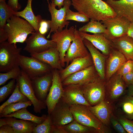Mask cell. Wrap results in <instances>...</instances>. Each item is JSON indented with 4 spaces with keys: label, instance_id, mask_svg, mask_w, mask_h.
Here are the masks:
<instances>
[{
    "label": "cell",
    "instance_id": "cell-54",
    "mask_svg": "<svg viewBox=\"0 0 133 133\" xmlns=\"http://www.w3.org/2000/svg\"><path fill=\"white\" fill-rule=\"evenodd\" d=\"M6 0H0V2L5 1Z\"/></svg>",
    "mask_w": 133,
    "mask_h": 133
},
{
    "label": "cell",
    "instance_id": "cell-41",
    "mask_svg": "<svg viewBox=\"0 0 133 133\" xmlns=\"http://www.w3.org/2000/svg\"><path fill=\"white\" fill-rule=\"evenodd\" d=\"M119 121L126 132L133 133V122L124 118L119 119Z\"/></svg>",
    "mask_w": 133,
    "mask_h": 133
},
{
    "label": "cell",
    "instance_id": "cell-7",
    "mask_svg": "<svg viewBox=\"0 0 133 133\" xmlns=\"http://www.w3.org/2000/svg\"><path fill=\"white\" fill-rule=\"evenodd\" d=\"M101 22L106 27V32L103 33L104 35L111 41L127 34L131 23L125 18L117 15Z\"/></svg>",
    "mask_w": 133,
    "mask_h": 133
},
{
    "label": "cell",
    "instance_id": "cell-19",
    "mask_svg": "<svg viewBox=\"0 0 133 133\" xmlns=\"http://www.w3.org/2000/svg\"><path fill=\"white\" fill-rule=\"evenodd\" d=\"M127 60L120 51L113 48L107 57L105 65V80L109 79Z\"/></svg>",
    "mask_w": 133,
    "mask_h": 133
},
{
    "label": "cell",
    "instance_id": "cell-15",
    "mask_svg": "<svg viewBox=\"0 0 133 133\" xmlns=\"http://www.w3.org/2000/svg\"><path fill=\"white\" fill-rule=\"evenodd\" d=\"M99 76L94 65L69 76L62 82L66 86L74 84L82 85Z\"/></svg>",
    "mask_w": 133,
    "mask_h": 133
},
{
    "label": "cell",
    "instance_id": "cell-37",
    "mask_svg": "<svg viewBox=\"0 0 133 133\" xmlns=\"http://www.w3.org/2000/svg\"><path fill=\"white\" fill-rule=\"evenodd\" d=\"M16 80L12 79L7 84L0 88V102L5 100L14 91L16 85Z\"/></svg>",
    "mask_w": 133,
    "mask_h": 133
},
{
    "label": "cell",
    "instance_id": "cell-47",
    "mask_svg": "<svg viewBox=\"0 0 133 133\" xmlns=\"http://www.w3.org/2000/svg\"><path fill=\"white\" fill-rule=\"evenodd\" d=\"M8 38L7 33L4 29L0 28V43L6 41Z\"/></svg>",
    "mask_w": 133,
    "mask_h": 133
},
{
    "label": "cell",
    "instance_id": "cell-10",
    "mask_svg": "<svg viewBox=\"0 0 133 133\" xmlns=\"http://www.w3.org/2000/svg\"><path fill=\"white\" fill-rule=\"evenodd\" d=\"M18 82L20 92L26 96L32 103L33 110L36 113H40L41 110L46 108V102L39 100L35 94L31 79L22 70L21 74L16 80Z\"/></svg>",
    "mask_w": 133,
    "mask_h": 133
},
{
    "label": "cell",
    "instance_id": "cell-36",
    "mask_svg": "<svg viewBox=\"0 0 133 133\" xmlns=\"http://www.w3.org/2000/svg\"><path fill=\"white\" fill-rule=\"evenodd\" d=\"M53 126L50 115L41 124H38L34 129L33 133H53Z\"/></svg>",
    "mask_w": 133,
    "mask_h": 133
},
{
    "label": "cell",
    "instance_id": "cell-27",
    "mask_svg": "<svg viewBox=\"0 0 133 133\" xmlns=\"http://www.w3.org/2000/svg\"><path fill=\"white\" fill-rule=\"evenodd\" d=\"M32 0H28L25 8L21 11H15L14 15L21 17L28 21L33 26L35 32H39V23L42 19L41 15L35 16L32 7Z\"/></svg>",
    "mask_w": 133,
    "mask_h": 133
},
{
    "label": "cell",
    "instance_id": "cell-28",
    "mask_svg": "<svg viewBox=\"0 0 133 133\" xmlns=\"http://www.w3.org/2000/svg\"><path fill=\"white\" fill-rule=\"evenodd\" d=\"M86 107L103 124L106 125L109 124L110 112L107 104L103 100L95 105Z\"/></svg>",
    "mask_w": 133,
    "mask_h": 133
},
{
    "label": "cell",
    "instance_id": "cell-1",
    "mask_svg": "<svg viewBox=\"0 0 133 133\" xmlns=\"http://www.w3.org/2000/svg\"><path fill=\"white\" fill-rule=\"evenodd\" d=\"M71 5L78 12L91 20L100 21L116 16L112 8L102 0H71Z\"/></svg>",
    "mask_w": 133,
    "mask_h": 133
},
{
    "label": "cell",
    "instance_id": "cell-4",
    "mask_svg": "<svg viewBox=\"0 0 133 133\" xmlns=\"http://www.w3.org/2000/svg\"><path fill=\"white\" fill-rule=\"evenodd\" d=\"M48 10L51 17L50 30L47 37L49 38L51 33L57 31H60L65 27L68 26L69 22L66 20L67 10L70 9L71 5L70 0H64L63 6L60 9H57L54 4V0H47Z\"/></svg>",
    "mask_w": 133,
    "mask_h": 133
},
{
    "label": "cell",
    "instance_id": "cell-23",
    "mask_svg": "<svg viewBox=\"0 0 133 133\" xmlns=\"http://www.w3.org/2000/svg\"><path fill=\"white\" fill-rule=\"evenodd\" d=\"M14 117H5L0 119V127L6 124L13 128L14 133H33L34 128L38 124L31 121L18 120Z\"/></svg>",
    "mask_w": 133,
    "mask_h": 133
},
{
    "label": "cell",
    "instance_id": "cell-8",
    "mask_svg": "<svg viewBox=\"0 0 133 133\" xmlns=\"http://www.w3.org/2000/svg\"><path fill=\"white\" fill-rule=\"evenodd\" d=\"M70 107L74 120L81 124L93 128L97 131L101 129L102 123L86 106L74 104Z\"/></svg>",
    "mask_w": 133,
    "mask_h": 133
},
{
    "label": "cell",
    "instance_id": "cell-50",
    "mask_svg": "<svg viewBox=\"0 0 133 133\" xmlns=\"http://www.w3.org/2000/svg\"><path fill=\"white\" fill-rule=\"evenodd\" d=\"M127 34L133 39V22H131Z\"/></svg>",
    "mask_w": 133,
    "mask_h": 133
},
{
    "label": "cell",
    "instance_id": "cell-11",
    "mask_svg": "<svg viewBox=\"0 0 133 133\" xmlns=\"http://www.w3.org/2000/svg\"><path fill=\"white\" fill-rule=\"evenodd\" d=\"M52 70V84L47 97L46 103L48 115H50L59 100L63 97V87L60 73L56 69Z\"/></svg>",
    "mask_w": 133,
    "mask_h": 133
},
{
    "label": "cell",
    "instance_id": "cell-38",
    "mask_svg": "<svg viewBox=\"0 0 133 133\" xmlns=\"http://www.w3.org/2000/svg\"><path fill=\"white\" fill-rule=\"evenodd\" d=\"M66 20H72L79 22H88L89 18L85 15L78 12H73L69 9L67 12L66 17Z\"/></svg>",
    "mask_w": 133,
    "mask_h": 133
},
{
    "label": "cell",
    "instance_id": "cell-53",
    "mask_svg": "<svg viewBox=\"0 0 133 133\" xmlns=\"http://www.w3.org/2000/svg\"><path fill=\"white\" fill-rule=\"evenodd\" d=\"M128 117L131 119H133V114L132 115H129Z\"/></svg>",
    "mask_w": 133,
    "mask_h": 133
},
{
    "label": "cell",
    "instance_id": "cell-3",
    "mask_svg": "<svg viewBox=\"0 0 133 133\" xmlns=\"http://www.w3.org/2000/svg\"><path fill=\"white\" fill-rule=\"evenodd\" d=\"M21 48L5 41L0 44V71L5 72L19 66Z\"/></svg>",
    "mask_w": 133,
    "mask_h": 133
},
{
    "label": "cell",
    "instance_id": "cell-29",
    "mask_svg": "<svg viewBox=\"0 0 133 133\" xmlns=\"http://www.w3.org/2000/svg\"><path fill=\"white\" fill-rule=\"evenodd\" d=\"M27 108H24L3 117H14L26 120L38 124L42 123L46 119L47 116L43 115L41 116H38L31 113L27 110Z\"/></svg>",
    "mask_w": 133,
    "mask_h": 133
},
{
    "label": "cell",
    "instance_id": "cell-17",
    "mask_svg": "<svg viewBox=\"0 0 133 133\" xmlns=\"http://www.w3.org/2000/svg\"><path fill=\"white\" fill-rule=\"evenodd\" d=\"M66 86L62 98L70 106L74 104L90 106L85 98L80 85L71 84Z\"/></svg>",
    "mask_w": 133,
    "mask_h": 133
},
{
    "label": "cell",
    "instance_id": "cell-45",
    "mask_svg": "<svg viewBox=\"0 0 133 133\" xmlns=\"http://www.w3.org/2000/svg\"><path fill=\"white\" fill-rule=\"evenodd\" d=\"M124 111L129 115L133 114V104L131 102L127 101L124 103L123 105Z\"/></svg>",
    "mask_w": 133,
    "mask_h": 133
},
{
    "label": "cell",
    "instance_id": "cell-6",
    "mask_svg": "<svg viewBox=\"0 0 133 133\" xmlns=\"http://www.w3.org/2000/svg\"><path fill=\"white\" fill-rule=\"evenodd\" d=\"M19 66L31 79L43 76L52 69L49 65L32 56L20 55Z\"/></svg>",
    "mask_w": 133,
    "mask_h": 133
},
{
    "label": "cell",
    "instance_id": "cell-44",
    "mask_svg": "<svg viewBox=\"0 0 133 133\" xmlns=\"http://www.w3.org/2000/svg\"><path fill=\"white\" fill-rule=\"evenodd\" d=\"M7 4L15 11H18L21 9V6L18 0H8Z\"/></svg>",
    "mask_w": 133,
    "mask_h": 133
},
{
    "label": "cell",
    "instance_id": "cell-55",
    "mask_svg": "<svg viewBox=\"0 0 133 133\" xmlns=\"http://www.w3.org/2000/svg\"></svg>",
    "mask_w": 133,
    "mask_h": 133
},
{
    "label": "cell",
    "instance_id": "cell-33",
    "mask_svg": "<svg viewBox=\"0 0 133 133\" xmlns=\"http://www.w3.org/2000/svg\"><path fill=\"white\" fill-rule=\"evenodd\" d=\"M29 100L28 98L20 91L18 82L16 81L15 87L13 93L8 100L0 106V112L6 106L10 103L25 102Z\"/></svg>",
    "mask_w": 133,
    "mask_h": 133
},
{
    "label": "cell",
    "instance_id": "cell-13",
    "mask_svg": "<svg viewBox=\"0 0 133 133\" xmlns=\"http://www.w3.org/2000/svg\"><path fill=\"white\" fill-rule=\"evenodd\" d=\"M25 41L26 45L23 50L31 54L38 53L50 48L56 47L55 42L47 39L45 35L39 32H33Z\"/></svg>",
    "mask_w": 133,
    "mask_h": 133
},
{
    "label": "cell",
    "instance_id": "cell-43",
    "mask_svg": "<svg viewBox=\"0 0 133 133\" xmlns=\"http://www.w3.org/2000/svg\"><path fill=\"white\" fill-rule=\"evenodd\" d=\"M122 78L126 84H133V71L123 75Z\"/></svg>",
    "mask_w": 133,
    "mask_h": 133
},
{
    "label": "cell",
    "instance_id": "cell-25",
    "mask_svg": "<svg viewBox=\"0 0 133 133\" xmlns=\"http://www.w3.org/2000/svg\"><path fill=\"white\" fill-rule=\"evenodd\" d=\"M106 1L113 8L117 16L133 22V0H108Z\"/></svg>",
    "mask_w": 133,
    "mask_h": 133
},
{
    "label": "cell",
    "instance_id": "cell-42",
    "mask_svg": "<svg viewBox=\"0 0 133 133\" xmlns=\"http://www.w3.org/2000/svg\"><path fill=\"white\" fill-rule=\"evenodd\" d=\"M111 121L114 129L120 133H126V131L122 125L114 119L111 118Z\"/></svg>",
    "mask_w": 133,
    "mask_h": 133
},
{
    "label": "cell",
    "instance_id": "cell-26",
    "mask_svg": "<svg viewBox=\"0 0 133 133\" xmlns=\"http://www.w3.org/2000/svg\"><path fill=\"white\" fill-rule=\"evenodd\" d=\"M113 47L120 51L127 60L133 61V39L127 34L111 40Z\"/></svg>",
    "mask_w": 133,
    "mask_h": 133
},
{
    "label": "cell",
    "instance_id": "cell-34",
    "mask_svg": "<svg viewBox=\"0 0 133 133\" xmlns=\"http://www.w3.org/2000/svg\"><path fill=\"white\" fill-rule=\"evenodd\" d=\"M63 127L67 133H90L92 132L93 128L81 124L74 120Z\"/></svg>",
    "mask_w": 133,
    "mask_h": 133
},
{
    "label": "cell",
    "instance_id": "cell-52",
    "mask_svg": "<svg viewBox=\"0 0 133 133\" xmlns=\"http://www.w3.org/2000/svg\"><path fill=\"white\" fill-rule=\"evenodd\" d=\"M127 101L130 102L133 104V96H129L127 99Z\"/></svg>",
    "mask_w": 133,
    "mask_h": 133
},
{
    "label": "cell",
    "instance_id": "cell-22",
    "mask_svg": "<svg viewBox=\"0 0 133 133\" xmlns=\"http://www.w3.org/2000/svg\"><path fill=\"white\" fill-rule=\"evenodd\" d=\"M83 40L91 54L99 76L102 79L105 80V65L107 57L101 53L88 40L83 38Z\"/></svg>",
    "mask_w": 133,
    "mask_h": 133
},
{
    "label": "cell",
    "instance_id": "cell-24",
    "mask_svg": "<svg viewBox=\"0 0 133 133\" xmlns=\"http://www.w3.org/2000/svg\"><path fill=\"white\" fill-rule=\"evenodd\" d=\"M125 87L126 84L122 76L116 72L105 81V90L106 89L110 98L112 100L116 99L122 95Z\"/></svg>",
    "mask_w": 133,
    "mask_h": 133
},
{
    "label": "cell",
    "instance_id": "cell-18",
    "mask_svg": "<svg viewBox=\"0 0 133 133\" xmlns=\"http://www.w3.org/2000/svg\"><path fill=\"white\" fill-rule=\"evenodd\" d=\"M83 38L90 42L96 49L100 51L104 55L108 57L114 48L112 41L108 39L103 33H96L90 34L86 32L79 31Z\"/></svg>",
    "mask_w": 133,
    "mask_h": 133
},
{
    "label": "cell",
    "instance_id": "cell-9",
    "mask_svg": "<svg viewBox=\"0 0 133 133\" xmlns=\"http://www.w3.org/2000/svg\"><path fill=\"white\" fill-rule=\"evenodd\" d=\"M67 26L60 31L54 33L51 36V40L55 43L60 54L61 66H65V57L66 53L73 41L75 36L76 28L72 26L69 28Z\"/></svg>",
    "mask_w": 133,
    "mask_h": 133
},
{
    "label": "cell",
    "instance_id": "cell-21",
    "mask_svg": "<svg viewBox=\"0 0 133 133\" xmlns=\"http://www.w3.org/2000/svg\"><path fill=\"white\" fill-rule=\"evenodd\" d=\"M93 65L90 53L85 57L74 59L66 68L60 70V74L62 82L69 76Z\"/></svg>",
    "mask_w": 133,
    "mask_h": 133
},
{
    "label": "cell",
    "instance_id": "cell-39",
    "mask_svg": "<svg viewBox=\"0 0 133 133\" xmlns=\"http://www.w3.org/2000/svg\"><path fill=\"white\" fill-rule=\"evenodd\" d=\"M133 71V61L128 60L123 63L116 72L117 74L121 76Z\"/></svg>",
    "mask_w": 133,
    "mask_h": 133
},
{
    "label": "cell",
    "instance_id": "cell-30",
    "mask_svg": "<svg viewBox=\"0 0 133 133\" xmlns=\"http://www.w3.org/2000/svg\"><path fill=\"white\" fill-rule=\"evenodd\" d=\"M100 21L90 20L86 24L80 28L79 31L94 34L105 33L106 32L105 26Z\"/></svg>",
    "mask_w": 133,
    "mask_h": 133
},
{
    "label": "cell",
    "instance_id": "cell-32",
    "mask_svg": "<svg viewBox=\"0 0 133 133\" xmlns=\"http://www.w3.org/2000/svg\"><path fill=\"white\" fill-rule=\"evenodd\" d=\"M32 104L30 100L25 102H20L9 104L4 107L0 112V117L4 116L14 113L24 108H27Z\"/></svg>",
    "mask_w": 133,
    "mask_h": 133
},
{
    "label": "cell",
    "instance_id": "cell-14",
    "mask_svg": "<svg viewBox=\"0 0 133 133\" xmlns=\"http://www.w3.org/2000/svg\"><path fill=\"white\" fill-rule=\"evenodd\" d=\"M87 49L83 42V38L76 28L74 38L65 57V61L66 66L74 59L89 55L90 53Z\"/></svg>",
    "mask_w": 133,
    "mask_h": 133
},
{
    "label": "cell",
    "instance_id": "cell-51",
    "mask_svg": "<svg viewBox=\"0 0 133 133\" xmlns=\"http://www.w3.org/2000/svg\"><path fill=\"white\" fill-rule=\"evenodd\" d=\"M128 91L129 96H133V84L129 85Z\"/></svg>",
    "mask_w": 133,
    "mask_h": 133
},
{
    "label": "cell",
    "instance_id": "cell-5",
    "mask_svg": "<svg viewBox=\"0 0 133 133\" xmlns=\"http://www.w3.org/2000/svg\"><path fill=\"white\" fill-rule=\"evenodd\" d=\"M105 82V80L99 76L88 83L80 85L83 95L90 106L95 105L103 100Z\"/></svg>",
    "mask_w": 133,
    "mask_h": 133
},
{
    "label": "cell",
    "instance_id": "cell-48",
    "mask_svg": "<svg viewBox=\"0 0 133 133\" xmlns=\"http://www.w3.org/2000/svg\"><path fill=\"white\" fill-rule=\"evenodd\" d=\"M53 133H67L63 126L53 127Z\"/></svg>",
    "mask_w": 133,
    "mask_h": 133
},
{
    "label": "cell",
    "instance_id": "cell-40",
    "mask_svg": "<svg viewBox=\"0 0 133 133\" xmlns=\"http://www.w3.org/2000/svg\"><path fill=\"white\" fill-rule=\"evenodd\" d=\"M51 27V20L42 19L39 23V32L41 34L45 35Z\"/></svg>",
    "mask_w": 133,
    "mask_h": 133
},
{
    "label": "cell",
    "instance_id": "cell-35",
    "mask_svg": "<svg viewBox=\"0 0 133 133\" xmlns=\"http://www.w3.org/2000/svg\"><path fill=\"white\" fill-rule=\"evenodd\" d=\"M21 73V69L19 66H17L11 70L5 72L0 73V85L5 84L11 79L17 80Z\"/></svg>",
    "mask_w": 133,
    "mask_h": 133
},
{
    "label": "cell",
    "instance_id": "cell-46",
    "mask_svg": "<svg viewBox=\"0 0 133 133\" xmlns=\"http://www.w3.org/2000/svg\"><path fill=\"white\" fill-rule=\"evenodd\" d=\"M0 133H14L12 127L6 124L0 127Z\"/></svg>",
    "mask_w": 133,
    "mask_h": 133
},
{
    "label": "cell",
    "instance_id": "cell-49",
    "mask_svg": "<svg viewBox=\"0 0 133 133\" xmlns=\"http://www.w3.org/2000/svg\"><path fill=\"white\" fill-rule=\"evenodd\" d=\"M64 1V0H54L55 5L58 7V9H60L63 6Z\"/></svg>",
    "mask_w": 133,
    "mask_h": 133
},
{
    "label": "cell",
    "instance_id": "cell-16",
    "mask_svg": "<svg viewBox=\"0 0 133 133\" xmlns=\"http://www.w3.org/2000/svg\"><path fill=\"white\" fill-rule=\"evenodd\" d=\"M31 79L32 85L37 98L41 101L46 102L52 84V72Z\"/></svg>",
    "mask_w": 133,
    "mask_h": 133
},
{
    "label": "cell",
    "instance_id": "cell-2",
    "mask_svg": "<svg viewBox=\"0 0 133 133\" xmlns=\"http://www.w3.org/2000/svg\"><path fill=\"white\" fill-rule=\"evenodd\" d=\"M4 29L8 35L7 41L15 45L23 43L29 34L35 31L28 21L14 15L7 20Z\"/></svg>",
    "mask_w": 133,
    "mask_h": 133
},
{
    "label": "cell",
    "instance_id": "cell-20",
    "mask_svg": "<svg viewBox=\"0 0 133 133\" xmlns=\"http://www.w3.org/2000/svg\"><path fill=\"white\" fill-rule=\"evenodd\" d=\"M31 56L47 64L53 69L60 70L63 69L60 54L56 47H52L41 52L30 54Z\"/></svg>",
    "mask_w": 133,
    "mask_h": 133
},
{
    "label": "cell",
    "instance_id": "cell-31",
    "mask_svg": "<svg viewBox=\"0 0 133 133\" xmlns=\"http://www.w3.org/2000/svg\"><path fill=\"white\" fill-rule=\"evenodd\" d=\"M15 12L5 1L0 2V28H4L7 20L14 15Z\"/></svg>",
    "mask_w": 133,
    "mask_h": 133
},
{
    "label": "cell",
    "instance_id": "cell-12",
    "mask_svg": "<svg viewBox=\"0 0 133 133\" xmlns=\"http://www.w3.org/2000/svg\"><path fill=\"white\" fill-rule=\"evenodd\" d=\"M50 115L53 127L63 126L74 120L70 106L62 98Z\"/></svg>",
    "mask_w": 133,
    "mask_h": 133
}]
</instances>
